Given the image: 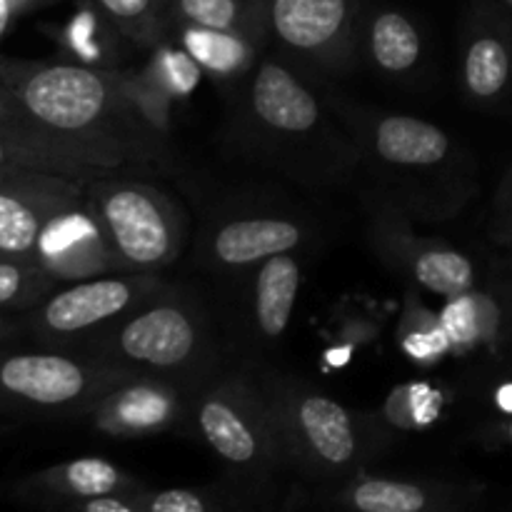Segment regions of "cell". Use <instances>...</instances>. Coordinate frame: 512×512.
<instances>
[{"label":"cell","instance_id":"cell-13","mask_svg":"<svg viewBox=\"0 0 512 512\" xmlns=\"http://www.w3.org/2000/svg\"><path fill=\"white\" fill-rule=\"evenodd\" d=\"M305 233L288 218H235L220 225L210 240V255L225 268H248L273 255L290 253Z\"/></svg>","mask_w":512,"mask_h":512},{"label":"cell","instance_id":"cell-26","mask_svg":"<svg viewBox=\"0 0 512 512\" xmlns=\"http://www.w3.org/2000/svg\"><path fill=\"white\" fill-rule=\"evenodd\" d=\"M403 348L405 353L413 355L420 363H430V360L440 358L445 350L450 348L448 338H445L440 320L430 318L425 310H420L418 318H410L403 328Z\"/></svg>","mask_w":512,"mask_h":512},{"label":"cell","instance_id":"cell-14","mask_svg":"<svg viewBox=\"0 0 512 512\" xmlns=\"http://www.w3.org/2000/svg\"><path fill=\"white\" fill-rule=\"evenodd\" d=\"M375 153L393 165L428 168L448 158L450 140L438 125L410 115H388L375 125Z\"/></svg>","mask_w":512,"mask_h":512},{"label":"cell","instance_id":"cell-35","mask_svg":"<svg viewBox=\"0 0 512 512\" xmlns=\"http://www.w3.org/2000/svg\"><path fill=\"white\" fill-rule=\"evenodd\" d=\"M43 3V0H8V5L13 8V13H23V10L33 8V5Z\"/></svg>","mask_w":512,"mask_h":512},{"label":"cell","instance_id":"cell-32","mask_svg":"<svg viewBox=\"0 0 512 512\" xmlns=\"http://www.w3.org/2000/svg\"><path fill=\"white\" fill-rule=\"evenodd\" d=\"M10 103H15L13 90H5L3 85H0V128H3L5 120H8V115H10Z\"/></svg>","mask_w":512,"mask_h":512},{"label":"cell","instance_id":"cell-10","mask_svg":"<svg viewBox=\"0 0 512 512\" xmlns=\"http://www.w3.org/2000/svg\"><path fill=\"white\" fill-rule=\"evenodd\" d=\"M188 413L180 388L160 378H128L93 410L95 428L118 438L160 435Z\"/></svg>","mask_w":512,"mask_h":512},{"label":"cell","instance_id":"cell-15","mask_svg":"<svg viewBox=\"0 0 512 512\" xmlns=\"http://www.w3.org/2000/svg\"><path fill=\"white\" fill-rule=\"evenodd\" d=\"M35 488L53 498H65V508L78 500L100 495H140V485L123 473L118 465L103 458H80L50 468L33 480Z\"/></svg>","mask_w":512,"mask_h":512},{"label":"cell","instance_id":"cell-31","mask_svg":"<svg viewBox=\"0 0 512 512\" xmlns=\"http://www.w3.org/2000/svg\"><path fill=\"white\" fill-rule=\"evenodd\" d=\"M388 418L393 420V425H398L400 430L418 428L413 418V405H410V385H403V388H398L390 395Z\"/></svg>","mask_w":512,"mask_h":512},{"label":"cell","instance_id":"cell-37","mask_svg":"<svg viewBox=\"0 0 512 512\" xmlns=\"http://www.w3.org/2000/svg\"><path fill=\"white\" fill-rule=\"evenodd\" d=\"M505 435H508V438H510V443H512V420H510V423H508V428H505Z\"/></svg>","mask_w":512,"mask_h":512},{"label":"cell","instance_id":"cell-3","mask_svg":"<svg viewBox=\"0 0 512 512\" xmlns=\"http://www.w3.org/2000/svg\"><path fill=\"white\" fill-rule=\"evenodd\" d=\"M283 463L308 478H338L365 460L368 428L345 405L295 380L263 385Z\"/></svg>","mask_w":512,"mask_h":512},{"label":"cell","instance_id":"cell-25","mask_svg":"<svg viewBox=\"0 0 512 512\" xmlns=\"http://www.w3.org/2000/svg\"><path fill=\"white\" fill-rule=\"evenodd\" d=\"M440 328H443L450 348H473V345L483 338V325H480L475 295L468 293L460 295V298H450L448 310H445L443 318H440Z\"/></svg>","mask_w":512,"mask_h":512},{"label":"cell","instance_id":"cell-21","mask_svg":"<svg viewBox=\"0 0 512 512\" xmlns=\"http://www.w3.org/2000/svg\"><path fill=\"white\" fill-rule=\"evenodd\" d=\"M510 80V50L498 35H480L465 53V85L480 100L503 93Z\"/></svg>","mask_w":512,"mask_h":512},{"label":"cell","instance_id":"cell-22","mask_svg":"<svg viewBox=\"0 0 512 512\" xmlns=\"http://www.w3.org/2000/svg\"><path fill=\"white\" fill-rule=\"evenodd\" d=\"M183 43L200 65L215 73H240L250 60V45L243 35L183 25Z\"/></svg>","mask_w":512,"mask_h":512},{"label":"cell","instance_id":"cell-34","mask_svg":"<svg viewBox=\"0 0 512 512\" xmlns=\"http://www.w3.org/2000/svg\"><path fill=\"white\" fill-rule=\"evenodd\" d=\"M13 8L8 5V0H0V33H3L5 28H8V20L13 18Z\"/></svg>","mask_w":512,"mask_h":512},{"label":"cell","instance_id":"cell-1","mask_svg":"<svg viewBox=\"0 0 512 512\" xmlns=\"http://www.w3.org/2000/svg\"><path fill=\"white\" fill-rule=\"evenodd\" d=\"M10 90L55 150L95 173L135 155V138L148 125L133 93L85 65H33L15 75Z\"/></svg>","mask_w":512,"mask_h":512},{"label":"cell","instance_id":"cell-16","mask_svg":"<svg viewBox=\"0 0 512 512\" xmlns=\"http://www.w3.org/2000/svg\"><path fill=\"white\" fill-rule=\"evenodd\" d=\"M448 495L443 485L355 475L340 490V503L360 512H425L448 508Z\"/></svg>","mask_w":512,"mask_h":512},{"label":"cell","instance_id":"cell-9","mask_svg":"<svg viewBox=\"0 0 512 512\" xmlns=\"http://www.w3.org/2000/svg\"><path fill=\"white\" fill-rule=\"evenodd\" d=\"M355 0H270L268 20L285 48L338 65L353 45Z\"/></svg>","mask_w":512,"mask_h":512},{"label":"cell","instance_id":"cell-2","mask_svg":"<svg viewBox=\"0 0 512 512\" xmlns=\"http://www.w3.org/2000/svg\"><path fill=\"white\" fill-rule=\"evenodd\" d=\"M210 335L205 315L188 300L158 290L108 325L93 358L133 375L178 385L193 380L208 360Z\"/></svg>","mask_w":512,"mask_h":512},{"label":"cell","instance_id":"cell-30","mask_svg":"<svg viewBox=\"0 0 512 512\" xmlns=\"http://www.w3.org/2000/svg\"><path fill=\"white\" fill-rule=\"evenodd\" d=\"M410 405H413L415 425H428L440 413V395L430 385H410Z\"/></svg>","mask_w":512,"mask_h":512},{"label":"cell","instance_id":"cell-33","mask_svg":"<svg viewBox=\"0 0 512 512\" xmlns=\"http://www.w3.org/2000/svg\"><path fill=\"white\" fill-rule=\"evenodd\" d=\"M498 405L505 410V413H512V385H505V388H500Z\"/></svg>","mask_w":512,"mask_h":512},{"label":"cell","instance_id":"cell-5","mask_svg":"<svg viewBox=\"0 0 512 512\" xmlns=\"http://www.w3.org/2000/svg\"><path fill=\"white\" fill-rule=\"evenodd\" d=\"M88 208L125 273H158L180 253L183 220L168 195L135 180H100Z\"/></svg>","mask_w":512,"mask_h":512},{"label":"cell","instance_id":"cell-11","mask_svg":"<svg viewBox=\"0 0 512 512\" xmlns=\"http://www.w3.org/2000/svg\"><path fill=\"white\" fill-rule=\"evenodd\" d=\"M38 263L48 273L60 278L73 275H93L100 270L120 268L115 255L110 253L93 213H83L78 208L58 215L45 228L38 248Z\"/></svg>","mask_w":512,"mask_h":512},{"label":"cell","instance_id":"cell-28","mask_svg":"<svg viewBox=\"0 0 512 512\" xmlns=\"http://www.w3.org/2000/svg\"><path fill=\"white\" fill-rule=\"evenodd\" d=\"M223 508L215 493L188 488H170L160 493L140 495V510L145 512H210Z\"/></svg>","mask_w":512,"mask_h":512},{"label":"cell","instance_id":"cell-27","mask_svg":"<svg viewBox=\"0 0 512 512\" xmlns=\"http://www.w3.org/2000/svg\"><path fill=\"white\" fill-rule=\"evenodd\" d=\"M158 85L170 95H188L200 80V63L188 50H163L155 60Z\"/></svg>","mask_w":512,"mask_h":512},{"label":"cell","instance_id":"cell-7","mask_svg":"<svg viewBox=\"0 0 512 512\" xmlns=\"http://www.w3.org/2000/svg\"><path fill=\"white\" fill-rule=\"evenodd\" d=\"M78 205L80 185L73 178L15 173L0 188V258L30 260L38 255L45 228Z\"/></svg>","mask_w":512,"mask_h":512},{"label":"cell","instance_id":"cell-17","mask_svg":"<svg viewBox=\"0 0 512 512\" xmlns=\"http://www.w3.org/2000/svg\"><path fill=\"white\" fill-rule=\"evenodd\" d=\"M300 290V263L288 253L263 260L255 275L253 315L260 335L268 340L283 338L293 318Z\"/></svg>","mask_w":512,"mask_h":512},{"label":"cell","instance_id":"cell-6","mask_svg":"<svg viewBox=\"0 0 512 512\" xmlns=\"http://www.w3.org/2000/svg\"><path fill=\"white\" fill-rule=\"evenodd\" d=\"M133 375L98 358L60 353L0 355V408L33 415H85Z\"/></svg>","mask_w":512,"mask_h":512},{"label":"cell","instance_id":"cell-8","mask_svg":"<svg viewBox=\"0 0 512 512\" xmlns=\"http://www.w3.org/2000/svg\"><path fill=\"white\" fill-rule=\"evenodd\" d=\"M158 290L153 273H128L95 278L55 293L40 308V328L55 338H75L108 328Z\"/></svg>","mask_w":512,"mask_h":512},{"label":"cell","instance_id":"cell-36","mask_svg":"<svg viewBox=\"0 0 512 512\" xmlns=\"http://www.w3.org/2000/svg\"><path fill=\"white\" fill-rule=\"evenodd\" d=\"M15 173H18V170H3V173H0V188H3L5 183H10V178H13Z\"/></svg>","mask_w":512,"mask_h":512},{"label":"cell","instance_id":"cell-19","mask_svg":"<svg viewBox=\"0 0 512 512\" xmlns=\"http://www.w3.org/2000/svg\"><path fill=\"white\" fill-rule=\"evenodd\" d=\"M368 40L375 65L390 75L410 73L423 55V38L418 28L400 10H383L375 15Z\"/></svg>","mask_w":512,"mask_h":512},{"label":"cell","instance_id":"cell-29","mask_svg":"<svg viewBox=\"0 0 512 512\" xmlns=\"http://www.w3.org/2000/svg\"><path fill=\"white\" fill-rule=\"evenodd\" d=\"M100 28V18H95L90 10L80 13L78 18L70 23L68 28V40L75 50H78L83 58L88 60H100L103 58V45L100 40H95V30Z\"/></svg>","mask_w":512,"mask_h":512},{"label":"cell","instance_id":"cell-18","mask_svg":"<svg viewBox=\"0 0 512 512\" xmlns=\"http://www.w3.org/2000/svg\"><path fill=\"white\" fill-rule=\"evenodd\" d=\"M408 268L425 290L440 298H460L475 285V268L470 258L445 245L418 243V248L410 253Z\"/></svg>","mask_w":512,"mask_h":512},{"label":"cell","instance_id":"cell-4","mask_svg":"<svg viewBox=\"0 0 512 512\" xmlns=\"http://www.w3.org/2000/svg\"><path fill=\"white\" fill-rule=\"evenodd\" d=\"M198 435L235 478L263 483L283 463L263 385L245 375L203 380L188 400Z\"/></svg>","mask_w":512,"mask_h":512},{"label":"cell","instance_id":"cell-20","mask_svg":"<svg viewBox=\"0 0 512 512\" xmlns=\"http://www.w3.org/2000/svg\"><path fill=\"white\" fill-rule=\"evenodd\" d=\"M258 13V0H173V15L183 25L243 38L253 35Z\"/></svg>","mask_w":512,"mask_h":512},{"label":"cell","instance_id":"cell-23","mask_svg":"<svg viewBox=\"0 0 512 512\" xmlns=\"http://www.w3.org/2000/svg\"><path fill=\"white\" fill-rule=\"evenodd\" d=\"M103 18L135 43L150 45L160 35L158 0H93Z\"/></svg>","mask_w":512,"mask_h":512},{"label":"cell","instance_id":"cell-12","mask_svg":"<svg viewBox=\"0 0 512 512\" xmlns=\"http://www.w3.org/2000/svg\"><path fill=\"white\" fill-rule=\"evenodd\" d=\"M250 110L263 128L298 138L320 123V103L288 68L263 63L250 85Z\"/></svg>","mask_w":512,"mask_h":512},{"label":"cell","instance_id":"cell-24","mask_svg":"<svg viewBox=\"0 0 512 512\" xmlns=\"http://www.w3.org/2000/svg\"><path fill=\"white\" fill-rule=\"evenodd\" d=\"M53 283V273L35 260L0 258V308L28 305L38 300Z\"/></svg>","mask_w":512,"mask_h":512}]
</instances>
